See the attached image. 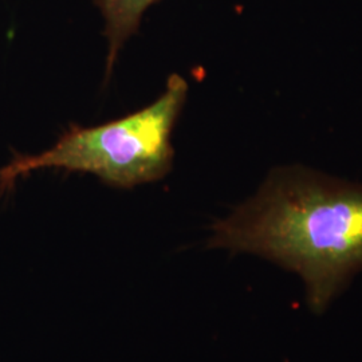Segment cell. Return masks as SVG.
Instances as JSON below:
<instances>
[{
	"mask_svg": "<svg viewBox=\"0 0 362 362\" xmlns=\"http://www.w3.org/2000/svg\"><path fill=\"white\" fill-rule=\"evenodd\" d=\"M100 8L105 21L104 35L107 39L106 77L113 73L117 57L127 40L134 35L140 27L145 11L158 0H93Z\"/></svg>",
	"mask_w": 362,
	"mask_h": 362,
	"instance_id": "obj_3",
	"label": "cell"
},
{
	"mask_svg": "<svg viewBox=\"0 0 362 362\" xmlns=\"http://www.w3.org/2000/svg\"><path fill=\"white\" fill-rule=\"evenodd\" d=\"M208 246L296 272L321 314L362 272V185L302 167L274 169L258 194L214 224Z\"/></svg>",
	"mask_w": 362,
	"mask_h": 362,
	"instance_id": "obj_1",
	"label": "cell"
},
{
	"mask_svg": "<svg viewBox=\"0 0 362 362\" xmlns=\"http://www.w3.org/2000/svg\"><path fill=\"white\" fill-rule=\"evenodd\" d=\"M187 95V81L175 73L164 93L141 110L90 128L71 125L46 152L13 156L0 169V194L13 191L21 177L40 169L90 173L125 189L161 180L172 169L170 136Z\"/></svg>",
	"mask_w": 362,
	"mask_h": 362,
	"instance_id": "obj_2",
	"label": "cell"
}]
</instances>
